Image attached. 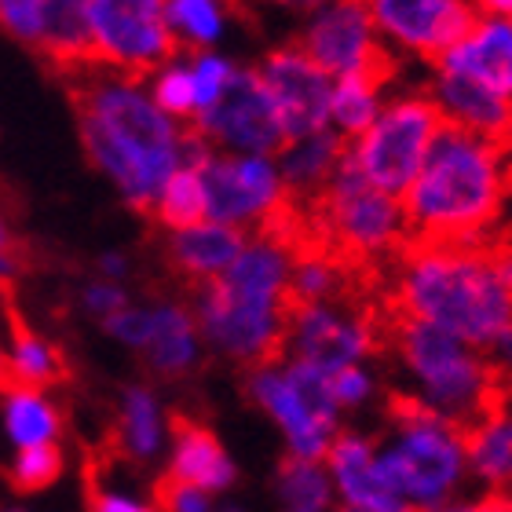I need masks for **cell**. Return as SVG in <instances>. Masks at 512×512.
Returning <instances> with one entry per match:
<instances>
[{"instance_id":"6da1fadb","label":"cell","mask_w":512,"mask_h":512,"mask_svg":"<svg viewBox=\"0 0 512 512\" xmlns=\"http://www.w3.org/2000/svg\"><path fill=\"white\" fill-rule=\"evenodd\" d=\"M509 205V147L450 125L403 194L410 242L425 246H491Z\"/></svg>"},{"instance_id":"7a4b0ae2","label":"cell","mask_w":512,"mask_h":512,"mask_svg":"<svg viewBox=\"0 0 512 512\" xmlns=\"http://www.w3.org/2000/svg\"><path fill=\"white\" fill-rule=\"evenodd\" d=\"M63 85L92 165L118 183L139 213L150 216L165 180L180 169V125L110 66H92Z\"/></svg>"},{"instance_id":"3957f363","label":"cell","mask_w":512,"mask_h":512,"mask_svg":"<svg viewBox=\"0 0 512 512\" xmlns=\"http://www.w3.org/2000/svg\"><path fill=\"white\" fill-rule=\"evenodd\" d=\"M395 308L403 319L432 326L476 352H487L512 330V289L491 246L410 242L399 253Z\"/></svg>"},{"instance_id":"277c9868","label":"cell","mask_w":512,"mask_h":512,"mask_svg":"<svg viewBox=\"0 0 512 512\" xmlns=\"http://www.w3.org/2000/svg\"><path fill=\"white\" fill-rule=\"evenodd\" d=\"M377 469L406 512H432L469 491L465 428L395 395L388 432L374 439Z\"/></svg>"},{"instance_id":"5b68a950","label":"cell","mask_w":512,"mask_h":512,"mask_svg":"<svg viewBox=\"0 0 512 512\" xmlns=\"http://www.w3.org/2000/svg\"><path fill=\"white\" fill-rule=\"evenodd\" d=\"M388 337H392L395 363L406 377V392L399 399L443 417L450 425L469 428L505 395L483 352L454 341L447 333L399 315Z\"/></svg>"},{"instance_id":"8992f818","label":"cell","mask_w":512,"mask_h":512,"mask_svg":"<svg viewBox=\"0 0 512 512\" xmlns=\"http://www.w3.org/2000/svg\"><path fill=\"white\" fill-rule=\"evenodd\" d=\"M300 209L308 213L311 242L344 260L348 267L374 264L381 256L403 253L410 246L403 202L370 187L348 161V150L326 183V191Z\"/></svg>"},{"instance_id":"52a82bcc","label":"cell","mask_w":512,"mask_h":512,"mask_svg":"<svg viewBox=\"0 0 512 512\" xmlns=\"http://www.w3.org/2000/svg\"><path fill=\"white\" fill-rule=\"evenodd\" d=\"M439 128L443 121L428 96H414V92L392 96L384 99L374 125L348 143V161L370 187L403 202V194L410 191V183L417 180L428 150L436 143Z\"/></svg>"},{"instance_id":"ba28073f","label":"cell","mask_w":512,"mask_h":512,"mask_svg":"<svg viewBox=\"0 0 512 512\" xmlns=\"http://www.w3.org/2000/svg\"><path fill=\"white\" fill-rule=\"evenodd\" d=\"M286 311L289 304H267L227 293L220 282H198L194 286V326L216 352L235 363L267 366L282 359L286 344Z\"/></svg>"},{"instance_id":"9c48e42d","label":"cell","mask_w":512,"mask_h":512,"mask_svg":"<svg viewBox=\"0 0 512 512\" xmlns=\"http://www.w3.org/2000/svg\"><path fill=\"white\" fill-rule=\"evenodd\" d=\"M381 348V330L370 311L352 308L344 300L330 304H289L282 359L319 366L322 374H337L344 366H366Z\"/></svg>"},{"instance_id":"30bf717a","label":"cell","mask_w":512,"mask_h":512,"mask_svg":"<svg viewBox=\"0 0 512 512\" xmlns=\"http://www.w3.org/2000/svg\"><path fill=\"white\" fill-rule=\"evenodd\" d=\"M99 59L136 88L150 70L180 55V41L165 22V4H85Z\"/></svg>"},{"instance_id":"8fae6325","label":"cell","mask_w":512,"mask_h":512,"mask_svg":"<svg viewBox=\"0 0 512 512\" xmlns=\"http://www.w3.org/2000/svg\"><path fill=\"white\" fill-rule=\"evenodd\" d=\"M191 128L216 154H242V158H278L289 143L253 70H235L224 96L205 114H198Z\"/></svg>"},{"instance_id":"7c38bea8","label":"cell","mask_w":512,"mask_h":512,"mask_svg":"<svg viewBox=\"0 0 512 512\" xmlns=\"http://www.w3.org/2000/svg\"><path fill=\"white\" fill-rule=\"evenodd\" d=\"M297 48L326 77L392 74V59L370 19V4H326L315 8L300 30Z\"/></svg>"},{"instance_id":"4fadbf2b","label":"cell","mask_w":512,"mask_h":512,"mask_svg":"<svg viewBox=\"0 0 512 512\" xmlns=\"http://www.w3.org/2000/svg\"><path fill=\"white\" fill-rule=\"evenodd\" d=\"M209 220L224 227L264 224L286 205L275 158H242V154H213L202 169Z\"/></svg>"},{"instance_id":"5bb4252c","label":"cell","mask_w":512,"mask_h":512,"mask_svg":"<svg viewBox=\"0 0 512 512\" xmlns=\"http://www.w3.org/2000/svg\"><path fill=\"white\" fill-rule=\"evenodd\" d=\"M253 74L264 85L286 139H304L330 128L333 77L322 74L297 44L267 52L264 63L256 66Z\"/></svg>"},{"instance_id":"9a60e30c","label":"cell","mask_w":512,"mask_h":512,"mask_svg":"<svg viewBox=\"0 0 512 512\" xmlns=\"http://www.w3.org/2000/svg\"><path fill=\"white\" fill-rule=\"evenodd\" d=\"M370 19L381 44L436 63L450 44L469 33L476 8L458 0H377L370 4Z\"/></svg>"},{"instance_id":"2e32d148","label":"cell","mask_w":512,"mask_h":512,"mask_svg":"<svg viewBox=\"0 0 512 512\" xmlns=\"http://www.w3.org/2000/svg\"><path fill=\"white\" fill-rule=\"evenodd\" d=\"M246 392H249V399L282 428V436H286V443H289V458H300V461L326 458V450H330L333 436H337L341 428L330 425V421H322V417L300 399V392L289 384L286 370H282V359L249 370Z\"/></svg>"},{"instance_id":"e0dca14e","label":"cell","mask_w":512,"mask_h":512,"mask_svg":"<svg viewBox=\"0 0 512 512\" xmlns=\"http://www.w3.org/2000/svg\"><path fill=\"white\" fill-rule=\"evenodd\" d=\"M436 70L469 77L512 103V15L494 8L476 11L469 33L439 55Z\"/></svg>"},{"instance_id":"ac0fdd59","label":"cell","mask_w":512,"mask_h":512,"mask_svg":"<svg viewBox=\"0 0 512 512\" xmlns=\"http://www.w3.org/2000/svg\"><path fill=\"white\" fill-rule=\"evenodd\" d=\"M326 472H330L333 494L341 498L344 509L355 512H406L392 487L384 483L381 469H377L374 439L366 432H352L341 428L333 436L326 458H322Z\"/></svg>"},{"instance_id":"d6986e66","label":"cell","mask_w":512,"mask_h":512,"mask_svg":"<svg viewBox=\"0 0 512 512\" xmlns=\"http://www.w3.org/2000/svg\"><path fill=\"white\" fill-rule=\"evenodd\" d=\"M428 103L436 107L443 125L469 132V136L491 139V143H502V147H512V103L487 92V88L469 81V77L436 70L432 85H428Z\"/></svg>"},{"instance_id":"ffe728a7","label":"cell","mask_w":512,"mask_h":512,"mask_svg":"<svg viewBox=\"0 0 512 512\" xmlns=\"http://www.w3.org/2000/svg\"><path fill=\"white\" fill-rule=\"evenodd\" d=\"M465 465L469 483L480 487V494L512 491V399L502 395L483 417H476L465 428Z\"/></svg>"},{"instance_id":"44dd1931","label":"cell","mask_w":512,"mask_h":512,"mask_svg":"<svg viewBox=\"0 0 512 512\" xmlns=\"http://www.w3.org/2000/svg\"><path fill=\"white\" fill-rule=\"evenodd\" d=\"M172 439H176V450H172V465L169 476L172 480L187 483V487H198V491L213 494L227 491L235 483V461L227 458L224 443L216 439V432L209 425H202L198 417L191 414H172Z\"/></svg>"},{"instance_id":"7402d4cb","label":"cell","mask_w":512,"mask_h":512,"mask_svg":"<svg viewBox=\"0 0 512 512\" xmlns=\"http://www.w3.org/2000/svg\"><path fill=\"white\" fill-rule=\"evenodd\" d=\"M344 143L333 128H322L315 136H304V139H289L282 154L275 158V169H278V180H282V191L293 205H311L326 191V183L330 176L337 172L341 165Z\"/></svg>"},{"instance_id":"603a6c76","label":"cell","mask_w":512,"mask_h":512,"mask_svg":"<svg viewBox=\"0 0 512 512\" xmlns=\"http://www.w3.org/2000/svg\"><path fill=\"white\" fill-rule=\"evenodd\" d=\"M242 249H246V231L209 220V224L191 227V231H176L165 242V260L176 275L198 286V282H213L224 275Z\"/></svg>"},{"instance_id":"cb8c5ba5","label":"cell","mask_w":512,"mask_h":512,"mask_svg":"<svg viewBox=\"0 0 512 512\" xmlns=\"http://www.w3.org/2000/svg\"><path fill=\"white\" fill-rule=\"evenodd\" d=\"M150 319H154V333L143 348L150 370L161 377H183L198 363V326L191 308L161 304L158 311H150Z\"/></svg>"},{"instance_id":"d4e9b609","label":"cell","mask_w":512,"mask_h":512,"mask_svg":"<svg viewBox=\"0 0 512 512\" xmlns=\"http://www.w3.org/2000/svg\"><path fill=\"white\" fill-rule=\"evenodd\" d=\"M0 300H4V315H8V326H11V370L30 384L33 392H41L44 384H63L70 377L66 359L59 355V348L44 344L26 326V319L19 315L15 300H11V289L4 282H0Z\"/></svg>"},{"instance_id":"484cf974","label":"cell","mask_w":512,"mask_h":512,"mask_svg":"<svg viewBox=\"0 0 512 512\" xmlns=\"http://www.w3.org/2000/svg\"><path fill=\"white\" fill-rule=\"evenodd\" d=\"M392 74H348L333 81L330 92V128L344 143L363 136L384 107V81Z\"/></svg>"},{"instance_id":"4316f807","label":"cell","mask_w":512,"mask_h":512,"mask_svg":"<svg viewBox=\"0 0 512 512\" xmlns=\"http://www.w3.org/2000/svg\"><path fill=\"white\" fill-rule=\"evenodd\" d=\"M275 494L282 512H333L337 494H333L330 472L322 461L282 458L275 472Z\"/></svg>"},{"instance_id":"83f0119b","label":"cell","mask_w":512,"mask_h":512,"mask_svg":"<svg viewBox=\"0 0 512 512\" xmlns=\"http://www.w3.org/2000/svg\"><path fill=\"white\" fill-rule=\"evenodd\" d=\"M161 447V417L158 403L147 388H125V403H121V428L114 432L107 450H118L125 458L147 461Z\"/></svg>"},{"instance_id":"f1b7e54d","label":"cell","mask_w":512,"mask_h":512,"mask_svg":"<svg viewBox=\"0 0 512 512\" xmlns=\"http://www.w3.org/2000/svg\"><path fill=\"white\" fill-rule=\"evenodd\" d=\"M150 216L161 227H172V235L209 224V202H205L202 176L194 169L172 172L169 180H165V187L158 191V198H154V205H150Z\"/></svg>"},{"instance_id":"f546056e","label":"cell","mask_w":512,"mask_h":512,"mask_svg":"<svg viewBox=\"0 0 512 512\" xmlns=\"http://www.w3.org/2000/svg\"><path fill=\"white\" fill-rule=\"evenodd\" d=\"M59 432V414L44 403L41 392H15L8 395V436L26 447H41L52 443V436Z\"/></svg>"},{"instance_id":"4dcf8cb0","label":"cell","mask_w":512,"mask_h":512,"mask_svg":"<svg viewBox=\"0 0 512 512\" xmlns=\"http://www.w3.org/2000/svg\"><path fill=\"white\" fill-rule=\"evenodd\" d=\"M165 22H169L172 37L187 41L194 55H198V48L213 44L224 33V11L209 0H176L165 8Z\"/></svg>"},{"instance_id":"1f68e13d","label":"cell","mask_w":512,"mask_h":512,"mask_svg":"<svg viewBox=\"0 0 512 512\" xmlns=\"http://www.w3.org/2000/svg\"><path fill=\"white\" fill-rule=\"evenodd\" d=\"M63 476V450L55 443H41V447H26L19 450V458L11 465L8 480L19 494H33L52 487L55 480Z\"/></svg>"},{"instance_id":"d6a6232c","label":"cell","mask_w":512,"mask_h":512,"mask_svg":"<svg viewBox=\"0 0 512 512\" xmlns=\"http://www.w3.org/2000/svg\"><path fill=\"white\" fill-rule=\"evenodd\" d=\"M154 107L165 114V118H176L180 125H191L198 118L194 110V85H191V70L187 66H165L154 81Z\"/></svg>"},{"instance_id":"836d02e7","label":"cell","mask_w":512,"mask_h":512,"mask_svg":"<svg viewBox=\"0 0 512 512\" xmlns=\"http://www.w3.org/2000/svg\"><path fill=\"white\" fill-rule=\"evenodd\" d=\"M191 85H194V110L205 114V110L213 107L216 99L224 96V88L231 85V77H235V66L220 59L213 52H198L191 59Z\"/></svg>"},{"instance_id":"e575fe53","label":"cell","mask_w":512,"mask_h":512,"mask_svg":"<svg viewBox=\"0 0 512 512\" xmlns=\"http://www.w3.org/2000/svg\"><path fill=\"white\" fill-rule=\"evenodd\" d=\"M0 30L11 33L15 41L30 44L37 52V44L44 41V4L33 0H0Z\"/></svg>"},{"instance_id":"d590c367","label":"cell","mask_w":512,"mask_h":512,"mask_svg":"<svg viewBox=\"0 0 512 512\" xmlns=\"http://www.w3.org/2000/svg\"><path fill=\"white\" fill-rule=\"evenodd\" d=\"M330 392L337 410H363L377 399V377L366 366H344L337 374H330Z\"/></svg>"},{"instance_id":"8d00e7d4","label":"cell","mask_w":512,"mask_h":512,"mask_svg":"<svg viewBox=\"0 0 512 512\" xmlns=\"http://www.w3.org/2000/svg\"><path fill=\"white\" fill-rule=\"evenodd\" d=\"M150 502H154L150 505L154 512H213V494L172 480L169 472H165L161 480H154V487H150Z\"/></svg>"},{"instance_id":"74e56055","label":"cell","mask_w":512,"mask_h":512,"mask_svg":"<svg viewBox=\"0 0 512 512\" xmlns=\"http://www.w3.org/2000/svg\"><path fill=\"white\" fill-rule=\"evenodd\" d=\"M85 505L88 512H154V509H143V505L128 502L121 494L107 491V480H103V469H99V458L88 450L85 458Z\"/></svg>"},{"instance_id":"f35d334b","label":"cell","mask_w":512,"mask_h":512,"mask_svg":"<svg viewBox=\"0 0 512 512\" xmlns=\"http://www.w3.org/2000/svg\"><path fill=\"white\" fill-rule=\"evenodd\" d=\"M103 326H107V333H114V337H121V341H128V344H136V348H147L150 333H154L150 311H136V308H125V311H118V315H110V319H103Z\"/></svg>"},{"instance_id":"ab89813d","label":"cell","mask_w":512,"mask_h":512,"mask_svg":"<svg viewBox=\"0 0 512 512\" xmlns=\"http://www.w3.org/2000/svg\"><path fill=\"white\" fill-rule=\"evenodd\" d=\"M85 304H88V311H96V315H103V319H110V315H118V311L128 308L125 293H121L118 286H88Z\"/></svg>"},{"instance_id":"60d3db41","label":"cell","mask_w":512,"mask_h":512,"mask_svg":"<svg viewBox=\"0 0 512 512\" xmlns=\"http://www.w3.org/2000/svg\"><path fill=\"white\" fill-rule=\"evenodd\" d=\"M432 512H512V505L509 498H498V494H476V498H461V502Z\"/></svg>"},{"instance_id":"b9f144b4","label":"cell","mask_w":512,"mask_h":512,"mask_svg":"<svg viewBox=\"0 0 512 512\" xmlns=\"http://www.w3.org/2000/svg\"><path fill=\"white\" fill-rule=\"evenodd\" d=\"M491 253H494V264H498V271H502V278L509 282V289H512V231L502 238V242H498V246H491Z\"/></svg>"},{"instance_id":"7bdbcfd3","label":"cell","mask_w":512,"mask_h":512,"mask_svg":"<svg viewBox=\"0 0 512 512\" xmlns=\"http://www.w3.org/2000/svg\"><path fill=\"white\" fill-rule=\"evenodd\" d=\"M0 392H4V395L30 392V384H26L19 374H15V370H11V363H8V359H4V355H0Z\"/></svg>"},{"instance_id":"ee69618b","label":"cell","mask_w":512,"mask_h":512,"mask_svg":"<svg viewBox=\"0 0 512 512\" xmlns=\"http://www.w3.org/2000/svg\"><path fill=\"white\" fill-rule=\"evenodd\" d=\"M103 271L121 275V271H125V260H121V256H103Z\"/></svg>"},{"instance_id":"f6af8a7d","label":"cell","mask_w":512,"mask_h":512,"mask_svg":"<svg viewBox=\"0 0 512 512\" xmlns=\"http://www.w3.org/2000/svg\"><path fill=\"white\" fill-rule=\"evenodd\" d=\"M509 180H512V147H509Z\"/></svg>"},{"instance_id":"bcb514c9","label":"cell","mask_w":512,"mask_h":512,"mask_svg":"<svg viewBox=\"0 0 512 512\" xmlns=\"http://www.w3.org/2000/svg\"><path fill=\"white\" fill-rule=\"evenodd\" d=\"M333 512H355V509H344V505H341V509H333Z\"/></svg>"},{"instance_id":"7dc6e473","label":"cell","mask_w":512,"mask_h":512,"mask_svg":"<svg viewBox=\"0 0 512 512\" xmlns=\"http://www.w3.org/2000/svg\"><path fill=\"white\" fill-rule=\"evenodd\" d=\"M505 395H509V399H512V384H509V388H505Z\"/></svg>"},{"instance_id":"c3c4849f","label":"cell","mask_w":512,"mask_h":512,"mask_svg":"<svg viewBox=\"0 0 512 512\" xmlns=\"http://www.w3.org/2000/svg\"><path fill=\"white\" fill-rule=\"evenodd\" d=\"M505 498H509V505H512V491H509V494H505Z\"/></svg>"},{"instance_id":"681fc988","label":"cell","mask_w":512,"mask_h":512,"mask_svg":"<svg viewBox=\"0 0 512 512\" xmlns=\"http://www.w3.org/2000/svg\"><path fill=\"white\" fill-rule=\"evenodd\" d=\"M220 512H238V509H220Z\"/></svg>"}]
</instances>
